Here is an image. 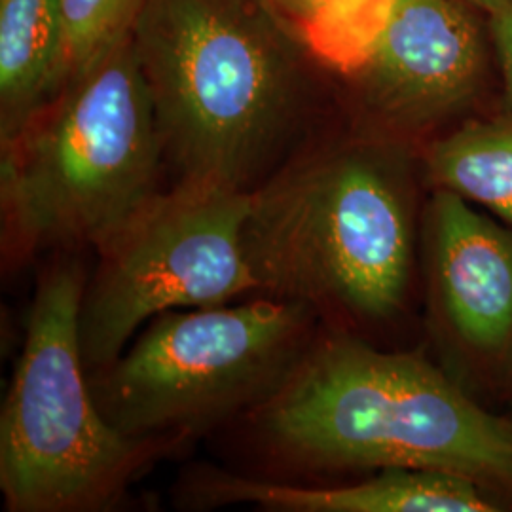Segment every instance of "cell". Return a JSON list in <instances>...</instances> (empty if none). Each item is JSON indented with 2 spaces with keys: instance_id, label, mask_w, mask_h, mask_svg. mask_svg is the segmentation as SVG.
<instances>
[{
  "instance_id": "6da1fadb",
  "label": "cell",
  "mask_w": 512,
  "mask_h": 512,
  "mask_svg": "<svg viewBox=\"0 0 512 512\" xmlns=\"http://www.w3.org/2000/svg\"><path fill=\"white\" fill-rule=\"evenodd\" d=\"M427 194L418 148L346 126L251 192L243 249L256 293L380 344L420 300Z\"/></svg>"
},
{
  "instance_id": "7a4b0ae2",
  "label": "cell",
  "mask_w": 512,
  "mask_h": 512,
  "mask_svg": "<svg viewBox=\"0 0 512 512\" xmlns=\"http://www.w3.org/2000/svg\"><path fill=\"white\" fill-rule=\"evenodd\" d=\"M251 414L264 444L300 469L440 471L473 480L512 512V421L473 399L425 349L325 329Z\"/></svg>"
},
{
  "instance_id": "3957f363",
  "label": "cell",
  "mask_w": 512,
  "mask_h": 512,
  "mask_svg": "<svg viewBox=\"0 0 512 512\" xmlns=\"http://www.w3.org/2000/svg\"><path fill=\"white\" fill-rule=\"evenodd\" d=\"M179 183L249 192L306 101L302 52L272 0H147L133 29Z\"/></svg>"
},
{
  "instance_id": "277c9868",
  "label": "cell",
  "mask_w": 512,
  "mask_h": 512,
  "mask_svg": "<svg viewBox=\"0 0 512 512\" xmlns=\"http://www.w3.org/2000/svg\"><path fill=\"white\" fill-rule=\"evenodd\" d=\"M164 158L131 33L2 145L8 247L18 255L97 249L160 192Z\"/></svg>"
},
{
  "instance_id": "5b68a950",
  "label": "cell",
  "mask_w": 512,
  "mask_h": 512,
  "mask_svg": "<svg viewBox=\"0 0 512 512\" xmlns=\"http://www.w3.org/2000/svg\"><path fill=\"white\" fill-rule=\"evenodd\" d=\"M86 283L74 260L38 281L0 416L8 511H105L165 448L122 435L95 403L78 332Z\"/></svg>"
},
{
  "instance_id": "8992f818",
  "label": "cell",
  "mask_w": 512,
  "mask_h": 512,
  "mask_svg": "<svg viewBox=\"0 0 512 512\" xmlns=\"http://www.w3.org/2000/svg\"><path fill=\"white\" fill-rule=\"evenodd\" d=\"M319 321L310 306L272 296L165 311L88 372L95 403L129 439L175 444L268 401L319 336Z\"/></svg>"
},
{
  "instance_id": "52a82bcc",
  "label": "cell",
  "mask_w": 512,
  "mask_h": 512,
  "mask_svg": "<svg viewBox=\"0 0 512 512\" xmlns=\"http://www.w3.org/2000/svg\"><path fill=\"white\" fill-rule=\"evenodd\" d=\"M251 192L177 183L97 247L78 319L88 372L109 365L165 311L222 306L256 293L243 249Z\"/></svg>"
},
{
  "instance_id": "ba28073f",
  "label": "cell",
  "mask_w": 512,
  "mask_h": 512,
  "mask_svg": "<svg viewBox=\"0 0 512 512\" xmlns=\"http://www.w3.org/2000/svg\"><path fill=\"white\" fill-rule=\"evenodd\" d=\"M344 78L348 126L418 150L503 105L492 19L467 0H391L380 37Z\"/></svg>"
},
{
  "instance_id": "9c48e42d",
  "label": "cell",
  "mask_w": 512,
  "mask_h": 512,
  "mask_svg": "<svg viewBox=\"0 0 512 512\" xmlns=\"http://www.w3.org/2000/svg\"><path fill=\"white\" fill-rule=\"evenodd\" d=\"M420 300L429 355L478 403L512 393V226L456 194L423 205Z\"/></svg>"
},
{
  "instance_id": "30bf717a",
  "label": "cell",
  "mask_w": 512,
  "mask_h": 512,
  "mask_svg": "<svg viewBox=\"0 0 512 512\" xmlns=\"http://www.w3.org/2000/svg\"><path fill=\"white\" fill-rule=\"evenodd\" d=\"M192 505H255L281 512H503L473 480L440 471L384 469L357 480L304 488L200 467L188 478Z\"/></svg>"
},
{
  "instance_id": "8fae6325",
  "label": "cell",
  "mask_w": 512,
  "mask_h": 512,
  "mask_svg": "<svg viewBox=\"0 0 512 512\" xmlns=\"http://www.w3.org/2000/svg\"><path fill=\"white\" fill-rule=\"evenodd\" d=\"M59 0H0V137L14 141L67 86Z\"/></svg>"
},
{
  "instance_id": "7c38bea8",
  "label": "cell",
  "mask_w": 512,
  "mask_h": 512,
  "mask_svg": "<svg viewBox=\"0 0 512 512\" xmlns=\"http://www.w3.org/2000/svg\"><path fill=\"white\" fill-rule=\"evenodd\" d=\"M418 152L427 192L456 194L512 226V107L473 116Z\"/></svg>"
},
{
  "instance_id": "4fadbf2b",
  "label": "cell",
  "mask_w": 512,
  "mask_h": 512,
  "mask_svg": "<svg viewBox=\"0 0 512 512\" xmlns=\"http://www.w3.org/2000/svg\"><path fill=\"white\" fill-rule=\"evenodd\" d=\"M391 0H342L302 21L300 40L342 76L353 73L384 29Z\"/></svg>"
},
{
  "instance_id": "5bb4252c",
  "label": "cell",
  "mask_w": 512,
  "mask_h": 512,
  "mask_svg": "<svg viewBox=\"0 0 512 512\" xmlns=\"http://www.w3.org/2000/svg\"><path fill=\"white\" fill-rule=\"evenodd\" d=\"M147 0H59L67 84L90 71L133 33Z\"/></svg>"
},
{
  "instance_id": "9a60e30c",
  "label": "cell",
  "mask_w": 512,
  "mask_h": 512,
  "mask_svg": "<svg viewBox=\"0 0 512 512\" xmlns=\"http://www.w3.org/2000/svg\"><path fill=\"white\" fill-rule=\"evenodd\" d=\"M490 19L503 80V105L512 107V0H505L503 8Z\"/></svg>"
},
{
  "instance_id": "2e32d148",
  "label": "cell",
  "mask_w": 512,
  "mask_h": 512,
  "mask_svg": "<svg viewBox=\"0 0 512 512\" xmlns=\"http://www.w3.org/2000/svg\"><path fill=\"white\" fill-rule=\"evenodd\" d=\"M272 2L283 16L294 19L300 25L302 21L315 16L323 8L342 0H272Z\"/></svg>"
},
{
  "instance_id": "e0dca14e",
  "label": "cell",
  "mask_w": 512,
  "mask_h": 512,
  "mask_svg": "<svg viewBox=\"0 0 512 512\" xmlns=\"http://www.w3.org/2000/svg\"><path fill=\"white\" fill-rule=\"evenodd\" d=\"M467 2L475 4L482 12H486L488 16L497 14L503 8V4H505V0H467Z\"/></svg>"
},
{
  "instance_id": "ac0fdd59",
  "label": "cell",
  "mask_w": 512,
  "mask_h": 512,
  "mask_svg": "<svg viewBox=\"0 0 512 512\" xmlns=\"http://www.w3.org/2000/svg\"><path fill=\"white\" fill-rule=\"evenodd\" d=\"M507 416H509V420L512 421V393L511 397H509V403H507V406H505V410H503Z\"/></svg>"
}]
</instances>
